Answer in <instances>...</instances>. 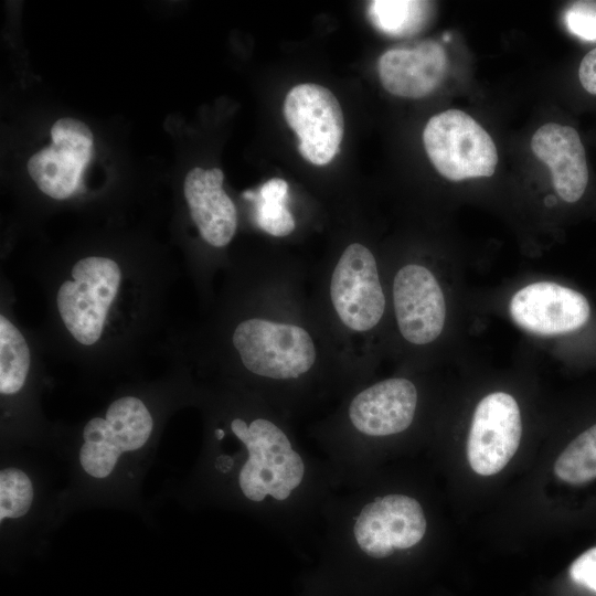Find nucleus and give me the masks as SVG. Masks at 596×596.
<instances>
[{
  "mask_svg": "<svg viewBox=\"0 0 596 596\" xmlns=\"http://www.w3.org/2000/svg\"><path fill=\"white\" fill-rule=\"evenodd\" d=\"M320 529L312 588L358 594L374 568L423 544L428 518L419 499L384 488L374 473L330 496Z\"/></svg>",
  "mask_w": 596,
  "mask_h": 596,
  "instance_id": "nucleus-1",
  "label": "nucleus"
},
{
  "mask_svg": "<svg viewBox=\"0 0 596 596\" xmlns=\"http://www.w3.org/2000/svg\"><path fill=\"white\" fill-rule=\"evenodd\" d=\"M233 344L245 369L286 389L307 376L316 363V347L300 326L249 318L235 328Z\"/></svg>",
  "mask_w": 596,
  "mask_h": 596,
  "instance_id": "nucleus-2",
  "label": "nucleus"
},
{
  "mask_svg": "<svg viewBox=\"0 0 596 596\" xmlns=\"http://www.w3.org/2000/svg\"><path fill=\"white\" fill-rule=\"evenodd\" d=\"M423 142L433 166L450 181L491 177L496 171L493 140L462 110L448 109L429 118Z\"/></svg>",
  "mask_w": 596,
  "mask_h": 596,
  "instance_id": "nucleus-3",
  "label": "nucleus"
},
{
  "mask_svg": "<svg viewBox=\"0 0 596 596\" xmlns=\"http://www.w3.org/2000/svg\"><path fill=\"white\" fill-rule=\"evenodd\" d=\"M72 277L58 288L57 309L74 339L91 345L102 336L120 285V268L110 258L91 256L73 266Z\"/></svg>",
  "mask_w": 596,
  "mask_h": 596,
  "instance_id": "nucleus-4",
  "label": "nucleus"
},
{
  "mask_svg": "<svg viewBox=\"0 0 596 596\" xmlns=\"http://www.w3.org/2000/svg\"><path fill=\"white\" fill-rule=\"evenodd\" d=\"M330 298L341 322L365 332L379 324L385 310V295L372 252L352 243L342 252L330 279Z\"/></svg>",
  "mask_w": 596,
  "mask_h": 596,
  "instance_id": "nucleus-5",
  "label": "nucleus"
},
{
  "mask_svg": "<svg viewBox=\"0 0 596 596\" xmlns=\"http://www.w3.org/2000/svg\"><path fill=\"white\" fill-rule=\"evenodd\" d=\"M284 116L298 137V151L310 163L326 166L339 151L344 119L334 94L324 86H294L284 102Z\"/></svg>",
  "mask_w": 596,
  "mask_h": 596,
  "instance_id": "nucleus-6",
  "label": "nucleus"
},
{
  "mask_svg": "<svg viewBox=\"0 0 596 596\" xmlns=\"http://www.w3.org/2000/svg\"><path fill=\"white\" fill-rule=\"evenodd\" d=\"M522 435L521 413L515 398L493 392L478 403L470 424L467 456L481 476L501 471L517 453Z\"/></svg>",
  "mask_w": 596,
  "mask_h": 596,
  "instance_id": "nucleus-7",
  "label": "nucleus"
},
{
  "mask_svg": "<svg viewBox=\"0 0 596 596\" xmlns=\"http://www.w3.org/2000/svg\"><path fill=\"white\" fill-rule=\"evenodd\" d=\"M52 143L28 161V172L46 195L63 200L72 195L93 155V134L83 121L60 118L51 128Z\"/></svg>",
  "mask_w": 596,
  "mask_h": 596,
  "instance_id": "nucleus-8",
  "label": "nucleus"
},
{
  "mask_svg": "<svg viewBox=\"0 0 596 596\" xmlns=\"http://www.w3.org/2000/svg\"><path fill=\"white\" fill-rule=\"evenodd\" d=\"M392 294L397 327L406 341L424 345L441 334L447 305L430 269L419 264L403 266L394 277Z\"/></svg>",
  "mask_w": 596,
  "mask_h": 596,
  "instance_id": "nucleus-9",
  "label": "nucleus"
},
{
  "mask_svg": "<svg viewBox=\"0 0 596 596\" xmlns=\"http://www.w3.org/2000/svg\"><path fill=\"white\" fill-rule=\"evenodd\" d=\"M509 313L521 329L552 337L581 329L589 319L590 306L581 292L554 281H534L511 297Z\"/></svg>",
  "mask_w": 596,
  "mask_h": 596,
  "instance_id": "nucleus-10",
  "label": "nucleus"
},
{
  "mask_svg": "<svg viewBox=\"0 0 596 596\" xmlns=\"http://www.w3.org/2000/svg\"><path fill=\"white\" fill-rule=\"evenodd\" d=\"M447 68V54L433 40L392 47L377 62L382 86L394 96L414 99L433 93L445 78Z\"/></svg>",
  "mask_w": 596,
  "mask_h": 596,
  "instance_id": "nucleus-11",
  "label": "nucleus"
},
{
  "mask_svg": "<svg viewBox=\"0 0 596 596\" xmlns=\"http://www.w3.org/2000/svg\"><path fill=\"white\" fill-rule=\"evenodd\" d=\"M223 180L221 169L196 167L188 172L183 184L191 219L202 238L214 247L226 246L237 226L236 207L223 190Z\"/></svg>",
  "mask_w": 596,
  "mask_h": 596,
  "instance_id": "nucleus-12",
  "label": "nucleus"
},
{
  "mask_svg": "<svg viewBox=\"0 0 596 596\" xmlns=\"http://www.w3.org/2000/svg\"><path fill=\"white\" fill-rule=\"evenodd\" d=\"M531 149L549 167L558 196L567 203L578 201L587 187L588 168L577 131L570 126L547 123L534 132Z\"/></svg>",
  "mask_w": 596,
  "mask_h": 596,
  "instance_id": "nucleus-13",
  "label": "nucleus"
},
{
  "mask_svg": "<svg viewBox=\"0 0 596 596\" xmlns=\"http://www.w3.org/2000/svg\"><path fill=\"white\" fill-rule=\"evenodd\" d=\"M153 421L146 405L137 397L124 396L114 401L106 418L95 417L84 427L85 441L107 443L121 453L142 447L152 432Z\"/></svg>",
  "mask_w": 596,
  "mask_h": 596,
  "instance_id": "nucleus-14",
  "label": "nucleus"
},
{
  "mask_svg": "<svg viewBox=\"0 0 596 596\" xmlns=\"http://www.w3.org/2000/svg\"><path fill=\"white\" fill-rule=\"evenodd\" d=\"M433 3L414 0L370 1L366 15L371 24L390 36H411L419 32L432 15Z\"/></svg>",
  "mask_w": 596,
  "mask_h": 596,
  "instance_id": "nucleus-15",
  "label": "nucleus"
},
{
  "mask_svg": "<svg viewBox=\"0 0 596 596\" xmlns=\"http://www.w3.org/2000/svg\"><path fill=\"white\" fill-rule=\"evenodd\" d=\"M30 349L18 328L4 316L0 317V392H19L30 369Z\"/></svg>",
  "mask_w": 596,
  "mask_h": 596,
  "instance_id": "nucleus-16",
  "label": "nucleus"
},
{
  "mask_svg": "<svg viewBox=\"0 0 596 596\" xmlns=\"http://www.w3.org/2000/svg\"><path fill=\"white\" fill-rule=\"evenodd\" d=\"M288 183L280 178L266 181L256 193V223L273 236H286L296 226L295 219L286 207Z\"/></svg>",
  "mask_w": 596,
  "mask_h": 596,
  "instance_id": "nucleus-17",
  "label": "nucleus"
},
{
  "mask_svg": "<svg viewBox=\"0 0 596 596\" xmlns=\"http://www.w3.org/2000/svg\"><path fill=\"white\" fill-rule=\"evenodd\" d=\"M554 472L571 485L596 479V424L567 445L554 464Z\"/></svg>",
  "mask_w": 596,
  "mask_h": 596,
  "instance_id": "nucleus-18",
  "label": "nucleus"
},
{
  "mask_svg": "<svg viewBox=\"0 0 596 596\" xmlns=\"http://www.w3.org/2000/svg\"><path fill=\"white\" fill-rule=\"evenodd\" d=\"M33 500L29 477L20 469L6 468L0 472V521L23 517Z\"/></svg>",
  "mask_w": 596,
  "mask_h": 596,
  "instance_id": "nucleus-19",
  "label": "nucleus"
},
{
  "mask_svg": "<svg viewBox=\"0 0 596 596\" xmlns=\"http://www.w3.org/2000/svg\"><path fill=\"white\" fill-rule=\"evenodd\" d=\"M123 453L107 443L84 441L79 460L83 469L95 478H105L111 473Z\"/></svg>",
  "mask_w": 596,
  "mask_h": 596,
  "instance_id": "nucleus-20",
  "label": "nucleus"
},
{
  "mask_svg": "<svg viewBox=\"0 0 596 596\" xmlns=\"http://www.w3.org/2000/svg\"><path fill=\"white\" fill-rule=\"evenodd\" d=\"M567 30L588 42H596V2L572 3L564 13Z\"/></svg>",
  "mask_w": 596,
  "mask_h": 596,
  "instance_id": "nucleus-21",
  "label": "nucleus"
},
{
  "mask_svg": "<svg viewBox=\"0 0 596 596\" xmlns=\"http://www.w3.org/2000/svg\"><path fill=\"white\" fill-rule=\"evenodd\" d=\"M568 573L576 585L596 594V546L581 554L571 564Z\"/></svg>",
  "mask_w": 596,
  "mask_h": 596,
  "instance_id": "nucleus-22",
  "label": "nucleus"
},
{
  "mask_svg": "<svg viewBox=\"0 0 596 596\" xmlns=\"http://www.w3.org/2000/svg\"><path fill=\"white\" fill-rule=\"evenodd\" d=\"M578 77L583 88L596 95V49L583 57L578 68Z\"/></svg>",
  "mask_w": 596,
  "mask_h": 596,
  "instance_id": "nucleus-23",
  "label": "nucleus"
}]
</instances>
